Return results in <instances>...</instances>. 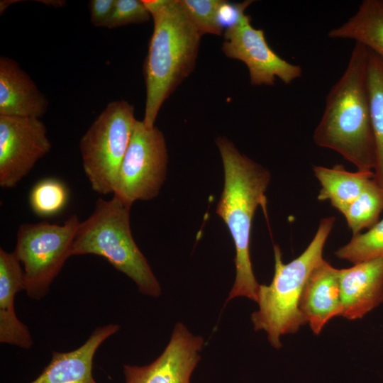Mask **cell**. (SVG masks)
Here are the masks:
<instances>
[{"label":"cell","mask_w":383,"mask_h":383,"mask_svg":"<svg viewBox=\"0 0 383 383\" xmlns=\"http://www.w3.org/2000/svg\"><path fill=\"white\" fill-rule=\"evenodd\" d=\"M69 189L60 179L45 178L31 188L29 204L33 212L40 217H50L60 213L67 206Z\"/></svg>","instance_id":"21"},{"label":"cell","mask_w":383,"mask_h":383,"mask_svg":"<svg viewBox=\"0 0 383 383\" xmlns=\"http://www.w3.org/2000/svg\"><path fill=\"white\" fill-rule=\"evenodd\" d=\"M224 0H179L185 13L201 35H221L219 10Z\"/></svg>","instance_id":"23"},{"label":"cell","mask_w":383,"mask_h":383,"mask_svg":"<svg viewBox=\"0 0 383 383\" xmlns=\"http://www.w3.org/2000/svg\"><path fill=\"white\" fill-rule=\"evenodd\" d=\"M369 49L355 42L347 67L327 95L313 133L319 147L338 152L359 171L376 167V145L367 89Z\"/></svg>","instance_id":"1"},{"label":"cell","mask_w":383,"mask_h":383,"mask_svg":"<svg viewBox=\"0 0 383 383\" xmlns=\"http://www.w3.org/2000/svg\"><path fill=\"white\" fill-rule=\"evenodd\" d=\"M335 255L354 265L383 257V218L365 233L353 235L350 242L338 249Z\"/></svg>","instance_id":"22"},{"label":"cell","mask_w":383,"mask_h":383,"mask_svg":"<svg viewBox=\"0 0 383 383\" xmlns=\"http://www.w3.org/2000/svg\"><path fill=\"white\" fill-rule=\"evenodd\" d=\"M50 149L40 118L0 116V187H15Z\"/></svg>","instance_id":"10"},{"label":"cell","mask_w":383,"mask_h":383,"mask_svg":"<svg viewBox=\"0 0 383 383\" xmlns=\"http://www.w3.org/2000/svg\"><path fill=\"white\" fill-rule=\"evenodd\" d=\"M224 171V184L216 213L226 224L233 238L235 256V279L226 301L245 296L257 301V283L250 254V233L256 209L265 210V192L270 182L267 169L242 155L225 138H218Z\"/></svg>","instance_id":"2"},{"label":"cell","mask_w":383,"mask_h":383,"mask_svg":"<svg viewBox=\"0 0 383 383\" xmlns=\"http://www.w3.org/2000/svg\"><path fill=\"white\" fill-rule=\"evenodd\" d=\"M168 160L162 133L137 121L118 172L113 196L131 206L158 194L165 179Z\"/></svg>","instance_id":"8"},{"label":"cell","mask_w":383,"mask_h":383,"mask_svg":"<svg viewBox=\"0 0 383 383\" xmlns=\"http://www.w3.org/2000/svg\"><path fill=\"white\" fill-rule=\"evenodd\" d=\"M24 290V273L14 252L0 249V342L22 349L33 345L31 333L15 311V297Z\"/></svg>","instance_id":"16"},{"label":"cell","mask_w":383,"mask_h":383,"mask_svg":"<svg viewBox=\"0 0 383 383\" xmlns=\"http://www.w3.org/2000/svg\"><path fill=\"white\" fill-rule=\"evenodd\" d=\"M119 328L116 323L97 327L79 348L68 352L52 351L49 364L29 383H99L93 376L94 355Z\"/></svg>","instance_id":"14"},{"label":"cell","mask_w":383,"mask_h":383,"mask_svg":"<svg viewBox=\"0 0 383 383\" xmlns=\"http://www.w3.org/2000/svg\"><path fill=\"white\" fill-rule=\"evenodd\" d=\"M335 221L333 216L321 218L309 245L287 264L282 262L279 246H274V276L269 285L260 284L259 308L251 321L255 331L267 333L275 348L282 347V335L294 333L306 323L299 308L301 295L310 274L323 260V248Z\"/></svg>","instance_id":"4"},{"label":"cell","mask_w":383,"mask_h":383,"mask_svg":"<svg viewBox=\"0 0 383 383\" xmlns=\"http://www.w3.org/2000/svg\"><path fill=\"white\" fill-rule=\"evenodd\" d=\"M116 0H91L89 3L90 20L96 27L107 28Z\"/></svg>","instance_id":"26"},{"label":"cell","mask_w":383,"mask_h":383,"mask_svg":"<svg viewBox=\"0 0 383 383\" xmlns=\"http://www.w3.org/2000/svg\"><path fill=\"white\" fill-rule=\"evenodd\" d=\"M131 207L116 196L110 200L99 198L93 213L79 224L71 256L103 257L131 278L143 294L157 297L160 284L131 234Z\"/></svg>","instance_id":"5"},{"label":"cell","mask_w":383,"mask_h":383,"mask_svg":"<svg viewBox=\"0 0 383 383\" xmlns=\"http://www.w3.org/2000/svg\"><path fill=\"white\" fill-rule=\"evenodd\" d=\"M382 211L383 187L374 177L348 206L343 216L354 235L375 225Z\"/></svg>","instance_id":"20"},{"label":"cell","mask_w":383,"mask_h":383,"mask_svg":"<svg viewBox=\"0 0 383 383\" xmlns=\"http://www.w3.org/2000/svg\"><path fill=\"white\" fill-rule=\"evenodd\" d=\"M367 89L376 145L374 178L383 187V60L370 49Z\"/></svg>","instance_id":"19"},{"label":"cell","mask_w":383,"mask_h":383,"mask_svg":"<svg viewBox=\"0 0 383 383\" xmlns=\"http://www.w3.org/2000/svg\"><path fill=\"white\" fill-rule=\"evenodd\" d=\"M150 14L140 0H116L107 28H115L133 23H142Z\"/></svg>","instance_id":"24"},{"label":"cell","mask_w":383,"mask_h":383,"mask_svg":"<svg viewBox=\"0 0 383 383\" xmlns=\"http://www.w3.org/2000/svg\"><path fill=\"white\" fill-rule=\"evenodd\" d=\"M341 316L362 318L383 301V257L340 270Z\"/></svg>","instance_id":"12"},{"label":"cell","mask_w":383,"mask_h":383,"mask_svg":"<svg viewBox=\"0 0 383 383\" xmlns=\"http://www.w3.org/2000/svg\"><path fill=\"white\" fill-rule=\"evenodd\" d=\"M313 171L321 184L318 200H328L343 215L374 177L372 171L349 172L341 165L331 168L314 166Z\"/></svg>","instance_id":"17"},{"label":"cell","mask_w":383,"mask_h":383,"mask_svg":"<svg viewBox=\"0 0 383 383\" xmlns=\"http://www.w3.org/2000/svg\"><path fill=\"white\" fill-rule=\"evenodd\" d=\"M134 112L133 106L125 100L109 103L80 140L83 169L91 189L98 194L114 192L138 121Z\"/></svg>","instance_id":"6"},{"label":"cell","mask_w":383,"mask_h":383,"mask_svg":"<svg viewBox=\"0 0 383 383\" xmlns=\"http://www.w3.org/2000/svg\"><path fill=\"white\" fill-rule=\"evenodd\" d=\"M253 1H245L241 3H230L223 1L218 13L219 21L224 29L236 24L245 15V10Z\"/></svg>","instance_id":"25"},{"label":"cell","mask_w":383,"mask_h":383,"mask_svg":"<svg viewBox=\"0 0 383 383\" xmlns=\"http://www.w3.org/2000/svg\"><path fill=\"white\" fill-rule=\"evenodd\" d=\"M204 340L177 323L161 355L145 366L124 365L125 383H191Z\"/></svg>","instance_id":"11"},{"label":"cell","mask_w":383,"mask_h":383,"mask_svg":"<svg viewBox=\"0 0 383 383\" xmlns=\"http://www.w3.org/2000/svg\"><path fill=\"white\" fill-rule=\"evenodd\" d=\"M250 22V16L245 14L225 29L222 50L227 57L246 65L251 84L271 86L276 77L289 84L301 77V67L280 57L269 46L263 30L253 28Z\"/></svg>","instance_id":"9"},{"label":"cell","mask_w":383,"mask_h":383,"mask_svg":"<svg viewBox=\"0 0 383 383\" xmlns=\"http://www.w3.org/2000/svg\"><path fill=\"white\" fill-rule=\"evenodd\" d=\"M70 216L62 225L42 221L21 224L13 251L23 266L24 291L40 300L71 256V248L80 224Z\"/></svg>","instance_id":"7"},{"label":"cell","mask_w":383,"mask_h":383,"mask_svg":"<svg viewBox=\"0 0 383 383\" xmlns=\"http://www.w3.org/2000/svg\"><path fill=\"white\" fill-rule=\"evenodd\" d=\"M49 101L30 76L13 59L0 57V116L40 118Z\"/></svg>","instance_id":"15"},{"label":"cell","mask_w":383,"mask_h":383,"mask_svg":"<svg viewBox=\"0 0 383 383\" xmlns=\"http://www.w3.org/2000/svg\"><path fill=\"white\" fill-rule=\"evenodd\" d=\"M151 16L154 29L143 65V121L149 128L155 126L164 101L194 70L201 37L179 0H166Z\"/></svg>","instance_id":"3"},{"label":"cell","mask_w":383,"mask_h":383,"mask_svg":"<svg viewBox=\"0 0 383 383\" xmlns=\"http://www.w3.org/2000/svg\"><path fill=\"white\" fill-rule=\"evenodd\" d=\"M328 35L355 40L383 60V0H364L355 15Z\"/></svg>","instance_id":"18"},{"label":"cell","mask_w":383,"mask_h":383,"mask_svg":"<svg viewBox=\"0 0 383 383\" xmlns=\"http://www.w3.org/2000/svg\"><path fill=\"white\" fill-rule=\"evenodd\" d=\"M299 308L305 323L316 335L331 318L341 316L340 270L323 260L310 274Z\"/></svg>","instance_id":"13"}]
</instances>
